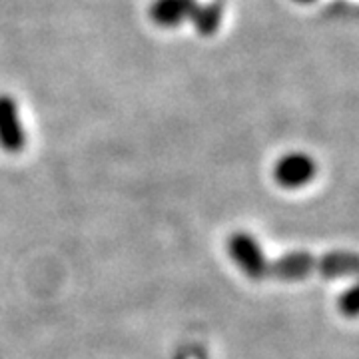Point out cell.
<instances>
[{
    "label": "cell",
    "mask_w": 359,
    "mask_h": 359,
    "mask_svg": "<svg viewBox=\"0 0 359 359\" xmlns=\"http://www.w3.org/2000/svg\"><path fill=\"white\" fill-rule=\"evenodd\" d=\"M339 309L346 318H359V280L341 295Z\"/></svg>",
    "instance_id": "obj_6"
},
{
    "label": "cell",
    "mask_w": 359,
    "mask_h": 359,
    "mask_svg": "<svg viewBox=\"0 0 359 359\" xmlns=\"http://www.w3.org/2000/svg\"><path fill=\"white\" fill-rule=\"evenodd\" d=\"M316 170L318 168H316V162L311 156L304 154V152H292V154L280 158V162L276 164V170H273V176L282 188L295 190V188L309 184L316 176Z\"/></svg>",
    "instance_id": "obj_3"
},
{
    "label": "cell",
    "mask_w": 359,
    "mask_h": 359,
    "mask_svg": "<svg viewBox=\"0 0 359 359\" xmlns=\"http://www.w3.org/2000/svg\"><path fill=\"white\" fill-rule=\"evenodd\" d=\"M228 252L233 264L252 280H282L295 282L308 278H359L358 252H327V254H309L292 252L282 257L269 259L262 245L252 233L236 231L228 240Z\"/></svg>",
    "instance_id": "obj_1"
},
{
    "label": "cell",
    "mask_w": 359,
    "mask_h": 359,
    "mask_svg": "<svg viewBox=\"0 0 359 359\" xmlns=\"http://www.w3.org/2000/svg\"><path fill=\"white\" fill-rule=\"evenodd\" d=\"M295 2H299V4H308V2H313V0H295Z\"/></svg>",
    "instance_id": "obj_7"
},
{
    "label": "cell",
    "mask_w": 359,
    "mask_h": 359,
    "mask_svg": "<svg viewBox=\"0 0 359 359\" xmlns=\"http://www.w3.org/2000/svg\"><path fill=\"white\" fill-rule=\"evenodd\" d=\"M26 146V132L20 108L11 94H0V148L8 154H18Z\"/></svg>",
    "instance_id": "obj_2"
},
{
    "label": "cell",
    "mask_w": 359,
    "mask_h": 359,
    "mask_svg": "<svg viewBox=\"0 0 359 359\" xmlns=\"http://www.w3.org/2000/svg\"><path fill=\"white\" fill-rule=\"evenodd\" d=\"M178 359H188V355H186V353H182V355H180Z\"/></svg>",
    "instance_id": "obj_8"
},
{
    "label": "cell",
    "mask_w": 359,
    "mask_h": 359,
    "mask_svg": "<svg viewBox=\"0 0 359 359\" xmlns=\"http://www.w3.org/2000/svg\"><path fill=\"white\" fill-rule=\"evenodd\" d=\"M190 20L194 22V28L202 36H212L218 30L219 22H222V6H219V2L196 4Z\"/></svg>",
    "instance_id": "obj_5"
},
{
    "label": "cell",
    "mask_w": 359,
    "mask_h": 359,
    "mask_svg": "<svg viewBox=\"0 0 359 359\" xmlns=\"http://www.w3.org/2000/svg\"><path fill=\"white\" fill-rule=\"evenodd\" d=\"M198 0H154L150 6V18L162 28H174L190 20Z\"/></svg>",
    "instance_id": "obj_4"
}]
</instances>
